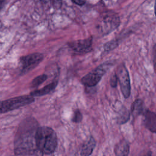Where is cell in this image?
<instances>
[{"label":"cell","instance_id":"obj_1","mask_svg":"<svg viewBox=\"0 0 156 156\" xmlns=\"http://www.w3.org/2000/svg\"><path fill=\"white\" fill-rule=\"evenodd\" d=\"M36 124L35 120L29 119L20 127L15 144V152L16 155H40L35 146V135L38 127Z\"/></svg>","mask_w":156,"mask_h":156},{"label":"cell","instance_id":"obj_11","mask_svg":"<svg viewBox=\"0 0 156 156\" xmlns=\"http://www.w3.org/2000/svg\"><path fill=\"white\" fill-rule=\"evenodd\" d=\"M96 146V141L93 136H91L89 140L86 141L82 146L80 155H90L91 154L94 148Z\"/></svg>","mask_w":156,"mask_h":156},{"label":"cell","instance_id":"obj_6","mask_svg":"<svg viewBox=\"0 0 156 156\" xmlns=\"http://www.w3.org/2000/svg\"><path fill=\"white\" fill-rule=\"evenodd\" d=\"M43 59L41 53H33L23 56L20 59L21 72L26 73L36 67Z\"/></svg>","mask_w":156,"mask_h":156},{"label":"cell","instance_id":"obj_3","mask_svg":"<svg viewBox=\"0 0 156 156\" xmlns=\"http://www.w3.org/2000/svg\"><path fill=\"white\" fill-rule=\"evenodd\" d=\"M113 65L112 61H107L101 64L94 70L82 78L81 82L82 84L88 87H92L96 85L101 80L102 76Z\"/></svg>","mask_w":156,"mask_h":156},{"label":"cell","instance_id":"obj_10","mask_svg":"<svg viewBox=\"0 0 156 156\" xmlns=\"http://www.w3.org/2000/svg\"><path fill=\"white\" fill-rule=\"evenodd\" d=\"M116 155H127L129 153V145L126 140H122L117 143L115 147Z\"/></svg>","mask_w":156,"mask_h":156},{"label":"cell","instance_id":"obj_16","mask_svg":"<svg viewBox=\"0 0 156 156\" xmlns=\"http://www.w3.org/2000/svg\"><path fill=\"white\" fill-rule=\"evenodd\" d=\"M82 115L81 113V112L79 111V110L77 109L76 110H74L73 117H72V121L76 123L77 122H81V121L82 120Z\"/></svg>","mask_w":156,"mask_h":156},{"label":"cell","instance_id":"obj_14","mask_svg":"<svg viewBox=\"0 0 156 156\" xmlns=\"http://www.w3.org/2000/svg\"><path fill=\"white\" fill-rule=\"evenodd\" d=\"M48 79V76L43 74L41 75H40L35 78H34L30 83V87L32 88H36L40 85H41L43 82H44L46 79Z\"/></svg>","mask_w":156,"mask_h":156},{"label":"cell","instance_id":"obj_13","mask_svg":"<svg viewBox=\"0 0 156 156\" xmlns=\"http://www.w3.org/2000/svg\"><path fill=\"white\" fill-rule=\"evenodd\" d=\"M130 118V113L125 107H122L118 111L117 116V122L119 124H123L128 121Z\"/></svg>","mask_w":156,"mask_h":156},{"label":"cell","instance_id":"obj_4","mask_svg":"<svg viewBox=\"0 0 156 156\" xmlns=\"http://www.w3.org/2000/svg\"><path fill=\"white\" fill-rule=\"evenodd\" d=\"M34 101V97L30 94L20 96L0 101V114L27 105L32 103Z\"/></svg>","mask_w":156,"mask_h":156},{"label":"cell","instance_id":"obj_5","mask_svg":"<svg viewBox=\"0 0 156 156\" xmlns=\"http://www.w3.org/2000/svg\"><path fill=\"white\" fill-rule=\"evenodd\" d=\"M116 74L124 97L128 98L130 94V81L129 72L124 64L118 66Z\"/></svg>","mask_w":156,"mask_h":156},{"label":"cell","instance_id":"obj_8","mask_svg":"<svg viewBox=\"0 0 156 156\" xmlns=\"http://www.w3.org/2000/svg\"><path fill=\"white\" fill-rule=\"evenodd\" d=\"M144 125L145 127L151 132H156V115L155 113L149 110L144 112Z\"/></svg>","mask_w":156,"mask_h":156},{"label":"cell","instance_id":"obj_15","mask_svg":"<svg viewBox=\"0 0 156 156\" xmlns=\"http://www.w3.org/2000/svg\"><path fill=\"white\" fill-rule=\"evenodd\" d=\"M118 45V41L116 40H111L107 43H106L104 46V49L106 51H110L113 49H114L115 48H116Z\"/></svg>","mask_w":156,"mask_h":156},{"label":"cell","instance_id":"obj_2","mask_svg":"<svg viewBox=\"0 0 156 156\" xmlns=\"http://www.w3.org/2000/svg\"><path fill=\"white\" fill-rule=\"evenodd\" d=\"M35 140L36 147L40 155L53 153L57 146L55 132L52 129L47 126L37 127Z\"/></svg>","mask_w":156,"mask_h":156},{"label":"cell","instance_id":"obj_7","mask_svg":"<svg viewBox=\"0 0 156 156\" xmlns=\"http://www.w3.org/2000/svg\"><path fill=\"white\" fill-rule=\"evenodd\" d=\"M92 44L93 38L90 37L84 40H79L69 42L68 45L74 52L85 54L91 51Z\"/></svg>","mask_w":156,"mask_h":156},{"label":"cell","instance_id":"obj_12","mask_svg":"<svg viewBox=\"0 0 156 156\" xmlns=\"http://www.w3.org/2000/svg\"><path fill=\"white\" fill-rule=\"evenodd\" d=\"M143 112V102L141 99L135 100L131 106V113L134 117L141 115Z\"/></svg>","mask_w":156,"mask_h":156},{"label":"cell","instance_id":"obj_18","mask_svg":"<svg viewBox=\"0 0 156 156\" xmlns=\"http://www.w3.org/2000/svg\"><path fill=\"white\" fill-rule=\"evenodd\" d=\"M72 1L76 4H78L79 5H82L85 3L86 0H72Z\"/></svg>","mask_w":156,"mask_h":156},{"label":"cell","instance_id":"obj_9","mask_svg":"<svg viewBox=\"0 0 156 156\" xmlns=\"http://www.w3.org/2000/svg\"><path fill=\"white\" fill-rule=\"evenodd\" d=\"M57 82H58L57 80L53 81L49 84L44 86L43 88L31 92L30 94L33 97H38V96H42L48 94L49 93H51L55 90V87L57 85V83H58Z\"/></svg>","mask_w":156,"mask_h":156},{"label":"cell","instance_id":"obj_19","mask_svg":"<svg viewBox=\"0 0 156 156\" xmlns=\"http://www.w3.org/2000/svg\"><path fill=\"white\" fill-rule=\"evenodd\" d=\"M5 0H0V10L2 8L4 5L5 4Z\"/></svg>","mask_w":156,"mask_h":156},{"label":"cell","instance_id":"obj_17","mask_svg":"<svg viewBox=\"0 0 156 156\" xmlns=\"http://www.w3.org/2000/svg\"><path fill=\"white\" fill-rule=\"evenodd\" d=\"M117 82H118L117 76H116V73H115L112 76V77L110 78V85L113 88H115L117 85Z\"/></svg>","mask_w":156,"mask_h":156}]
</instances>
